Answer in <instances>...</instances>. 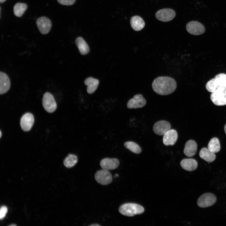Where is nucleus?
Segmentation results:
<instances>
[{"instance_id":"obj_1","label":"nucleus","mask_w":226,"mask_h":226,"mask_svg":"<svg viewBox=\"0 0 226 226\" xmlns=\"http://www.w3.org/2000/svg\"><path fill=\"white\" fill-rule=\"evenodd\" d=\"M177 84L173 78L168 76H160L156 78L152 83L153 90L163 95L170 94L175 90Z\"/></svg>"},{"instance_id":"obj_2","label":"nucleus","mask_w":226,"mask_h":226,"mask_svg":"<svg viewBox=\"0 0 226 226\" xmlns=\"http://www.w3.org/2000/svg\"><path fill=\"white\" fill-rule=\"evenodd\" d=\"M206 88L207 91L211 93L226 89V74L221 73L217 75L207 83Z\"/></svg>"},{"instance_id":"obj_3","label":"nucleus","mask_w":226,"mask_h":226,"mask_svg":"<svg viewBox=\"0 0 226 226\" xmlns=\"http://www.w3.org/2000/svg\"><path fill=\"white\" fill-rule=\"evenodd\" d=\"M119 211L121 214L128 217L140 214L144 212V209L141 206L136 203H126L121 205Z\"/></svg>"},{"instance_id":"obj_4","label":"nucleus","mask_w":226,"mask_h":226,"mask_svg":"<svg viewBox=\"0 0 226 226\" xmlns=\"http://www.w3.org/2000/svg\"><path fill=\"white\" fill-rule=\"evenodd\" d=\"M42 104L45 110L49 113L53 112L57 107L56 103L54 96L49 92H46L44 94Z\"/></svg>"},{"instance_id":"obj_5","label":"nucleus","mask_w":226,"mask_h":226,"mask_svg":"<svg viewBox=\"0 0 226 226\" xmlns=\"http://www.w3.org/2000/svg\"><path fill=\"white\" fill-rule=\"evenodd\" d=\"M94 177L98 183L103 185H106L110 183L112 180V177L110 173L108 170L103 169L96 173Z\"/></svg>"},{"instance_id":"obj_6","label":"nucleus","mask_w":226,"mask_h":226,"mask_svg":"<svg viewBox=\"0 0 226 226\" xmlns=\"http://www.w3.org/2000/svg\"><path fill=\"white\" fill-rule=\"evenodd\" d=\"M216 197L213 194L206 193L201 195L197 201L198 206L204 208L210 207L216 202Z\"/></svg>"},{"instance_id":"obj_7","label":"nucleus","mask_w":226,"mask_h":226,"mask_svg":"<svg viewBox=\"0 0 226 226\" xmlns=\"http://www.w3.org/2000/svg\"><path fill=\"white\" fill-rule=\"evenodd\" d=\"M210 99L216 105H226V88L212 93Z\"/></svg>"},{"instance_id":"obj_8","label":"nucleus","mask_w":226,"mask_h":226,"mask_svg":"<svg viewBox=\"0 0 226 226\" xmlns=\"http://www.w3.org/2000/svg\"><path fill=\"white\" fill-rule=\"evenodd\" d=\"M186 28L189 33L196 35L202 34L205 31L204 25L200 23L194 21L188 22L186 24Z\"/></svg>"},{"instance_id":"obj_9","label":"nucleus","mask_w":226,"mask_h":226,"mask_svg":"<svg viewBox=\"0 0 226 226\" xmlns=\"http://www.w3.org/2000/svg\"><path fill=\"white\" fill-rule=\"evenodd\" d=\"M175 16V11L170 8H164L158 11L155 14L156 18L163 22L172 20Z\"/></svg>"},{"instance_id":"obj_10","label":"nucleus","mask_w":226,"mask_h":226,"mask_svg":"<svg viewBox=\"0 0 226 226\" xmlns=\"http://www.w3.org/2000/svg\"><path fill=\"white\" fill-rule=\"evenodd\" d=\"M38 28L42 34H48L50 31L51 27L50 20L45 17H41L38 18L36 21Z\"/></svg>"},{"instance_id":"obj_11","label":"nucleus","mask_w":226,"mask_h":226,"mask_svg":"<svg viewBox=\"0 0 226 226\" xmlns=\"http://www.w3.org/2000/svg\"><path fill=\"white\" fill-rule=\"evenodd\" d=\"M34 122V118L33 115L30 113H26L21 118L20 126L24 131H29L32 127Z\"/></svg>"},{"instance_id":"obj_12","label":"nucleus","mask_w":226,"mask_h":226,"mask_svg":"<svg viewBox=\"0 0 226 226\" xmlns=\"http://www.w3.org/2000/svg\"><path fill=\"white\" fill-rule=\"evenodd\" d=\"M171 129V125L168 121L162 120L157 121L154 125L153 130L154 132L159 135H163Z\"/></svg>"},{"instance_id":"obj_13","label":"nucleus","mask_w":226,"mask_h":226,"mask_svg":"<svg viewBox=\"0 0 226 226\" xmlns=\"http://www.w3.org/2000/svg\"><path fill=\"white\" fill-rule=\"evenodd\" d=\"M146 104V100L142 95L138 94L135 95L133 98L128 101L127 106L129 109H136L142 107Z\"/></svg>"},{"instance_id":"obj_14","label":"nucleus","mask_w":226,"mask_h":226,"mask_svg":"<svg viewBox=\"0 0 226 226\" xmlns=\"http://www.w3.org/2000/svg\"><path fill=\"white\" fill-rule=\"evenodd\" d=\"M119 163V161L117 159L105 158L101 160L100 165L103 169L108 170L117 168Z\"/></svg>"},{"instance_id":"obj_15","label":"nucleus","mask_w":226,"mask_h":226,"mask_svg":"<svg viewBox=\"0 0 226 226\" xmlns=\"http://www.w3.org/2000/svg\"><path fill=\"white\" fill-rule=\"evenodd\" d=\"M178 138V134L176 130L170 129L163 135V142L166 146L173 145Z\"/></svg>"},{"instance_id":"obj_16","label":"nucleus","mask_w":226,"mask_h":226,"mask_svg":"<svg viewBox=\"0 0 226 226\" xmlns=\"http://www.w3.org/2000/svg\"><path fill=\"white\" fill-rule=\"evenodd\" d=\"M10 81L8 75L3 72L0 73V94L7 92L10 87Z\"/></svg>"},{"instance_id":"obj_17","label":"nucleus","mask_w":226,"mask_h":226,"mask_svg":"<svg viewBox=\"0 0 226 226\" xmlns=\"http://www.w3.org/2000/svg\"><path fill=\"white\" fill-rule=\"evenodd\" d=\"M197 145L194 140H190L186 142L184 150V154L188 157L194 155L196 152Z\"/></svg>"},{"instance_id":"obj_18","label":"nucleus","mask_w":226,"mask_h":226,"mask_svg":"<svg viewBox=\"0 0 226 226\" xmlns=\"http://www.w3.org/2000/svg\"><path fill=\"white\" fill-rule=\"evenodd\" d=\"M180 164L184 169L188 171L195 170L198 165L196 161L193 159H184L181 161Z\"/></svg>"},{"instance_id":"obj_19","label":"nucleus","mask_w":226,"mask_h":226,"mask_svg":"<svg viewBox=\"0 0 226 226\" xmlns=\"http://www.w3.org/2000/svg\"><path fill=\"white\" fill-rule=\"evenodd\" d=\"M84 83L87 86V92L89 94H91L96 90L99 84V81L97 79L90 77L86 78Z\"/></svg>"},{"instance_id":"obj_20","label":"nucleus","mask_w":226,"mask_h":226,"mask_svg":"<svg viewBox=\"0 0 226 226\" xmlns=\"http://www.w3.org/2000/svg\"><path fill=\"white\" fill-rule=\"evenodd\" d=\"M130 24L132 29L136 31L141 30L145 26L143 19L138 16H134L131 18Z\"/></svg>"},{"instance_id":"obj_21","label":"nucleus","mask_w":226,"mask_h":226,"mask_svg":"<svg viewBox=\"0 0 226 226\" xmlns=\"http://www.w3.org/2000/svg\"><path fill=\"white\" fill-rule=\"evenodd\" d=\"M199 155L201 158L208 162H213L216 158L214 153L211 152L206 148H203L201 150Z\"/></svg>"},{"instance_id":"obj_22","label":"nucleus","mask_w":226,"mask_h":226,"mask_svg":"<svg viewBox=\"0 0 226 226\" xmlns=\"http://www.w3.org/2000/svg\"><path fill=\"white\" fill-rule=\"evenodd\" d=\"M75 43L81 54L85 55L89 52V47L82 37L77 38L75 40Z\"/></svg>"},{"instance_id":"obj_23","label":"nucleus","mask_w":226,"mask_h":226,"mask_svg":"<svg viewBox=\"0 0 226 226\" xmlns=\"http://www.w3.org/2000/svg\"><path fill=\"white\" fill-rule=\"evenodd\" d=\"M27 8L26 4L18 3H16L13 8L14 15L17 17H21Z\"/></svg>"},{"instance_id":"obj_24","label":"nucleus","mask_w":226,"mask_h":226,"mask_svg":"<svg viewBox=\"0 0 226 226\" xmlns=\"http://www.w3.org/2000/svg\"><path fill=\"white\" fill-rule=\"evenodd\" d=\"M207 148L214 153L218 152L220 149V146L218 139L217 137L212 138L208 143Z\"/></svg>"},{"instance_id":"obj_25","label":"nucleus","mask_w":226,"mask_h":226,"mask_svg":"<svg viewBox=\"0 0 226 226\" xmlns=\"http://www.w3.org/2000/svg\"><path fill=\"white\" fill-rule=\"evenodd\" d=\"M78 158L75 154H69L63 161L65 166L67 168L74 166L78 162Z\"/></svg>"},{"instance_id":"obj_26","label":"nucleus","mask_w":226,"mask_h":226,"mask_svg":"<svg viewBox=\"0 0 226 226\" xmlns=\"http://www.w3.org/2000/svg\"><path fill=\"white\" fill-rule=\"evenodd\" d=\"M124 146L127 149L136 154L141 153L142 150L140 147L136 143L132 141H127L124 143Z\"/></svg>"},{"instance_id":"obj_27","label":"nucleus","mask_w":226,"mask_h":226,"mask_svg":"<svg viewBox=\"0 0 226 226\" xmlns=\"http://www.w3.org/2000/svg\"><path fill=\"white\" fill-rule=\"evenodd\" d=\"M76 0H57L58 2L61 4L65 5H71L73 4Z\"/></svg>"},{"instance_id":"obj_28","label":"nucleus","mask_w":226,"mask_h":226,"mask_svg":"<svg viewBox=\"0 0 226 226\" xmlns=\"http://www.w3.org/2000/svg\"><path fill=\"white\" fill-rule=\"evenodd\" d=\"M8 211V209L5 206H3L0 210V218L1 219L3 218Z\"/></svg>"},{"instance_id":"obj_29","label":"nucleus","mask_w":226,"mask_h":226,"mask_svg":"<svg viewBox=\"0 0 226 226\" xmlns=\"http://www.w3.org/2000/svg\"><path fill=\"white\" fill-rule=\"evenodd\" d=\"M90 226H100V225L99 224H93L91 225H90Z\"/></svg>"},{"instance_id":"obj_30","label":"nucleus","mask_w":226,"mask_h":226,"mask_svg":"<svg viewBox=\"0 0 226 226\" xmlns=\"http://www.w3.org/2000/svg\"><path fill=\"white\" fill-rule=\"evenodd\" d=\"M6 1V0H0V3H3L5 2Z\"/></svg>"},{"instance_id":"obj_31","label":"nucleus","mask_w":226,"mask_h":226,"mask_svg":"<svg viewBox=\"0 0 226 226\" xmlns=\"http://www.w3.org/2000/svg\"><path fill=\"white\" fill-rule=\"evenodd\" d=\"M224 131H225V133H226V124L225 125V126H224Z\"/></svg>"},{"instance_id":"obj_32","label":"nucleus","mask_w":226,"mask_h":226,"mask_svg":"<svg viewBox=\"0 0 226 226\" xmlns=\"http://www.w3.org/2000/svg\"><path fill=\"white\" fill-rule=\"evenodd\" d=\"M9 226H16V224H12L9 225Z\"/></svg>"},{"instance_id":"obj_33","label":"nucleus","mask_w":226,"mask_h":226,"mask_svg":"<svg viewBox=\"0 0 226 226\" xmlns=\"http://www.w3.org/2000/svg\"><path fill=\"white\" fill-rule=\"evenodd\" d=\"M0 137H1L2 136V132L1 131H0Z\"/></svg>"}]
</instances>
